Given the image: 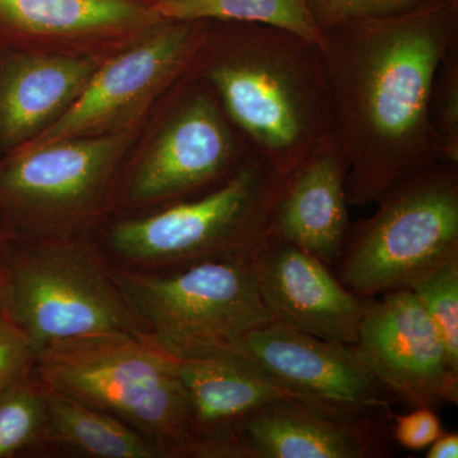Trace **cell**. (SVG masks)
<instances>
[{
  "instance_id": "cell-24",
  "label": "cell",
  "mask_w": 458,
  "mask_h": 458,
  "mask_svg": "<svg viewBox=\"0 0 458 458\" xmlns=\"http://www.w3.org/2000/svg\"><path fill=\"white\" fill-rule=\"evenodd\" d=\"M313 18L319 26L337 25L363 18L397 16L418 7L427 0H306Z\"/></svg>"
},
{
  "instance_id": "cell-20",
  "label": "cell",
  "mask_w": 458,
  "mask_h": 458,
  "mask_svg": "<svg viewBox=\"0 0 458 458\" xmlns=\"http://www.w3.org/2000/svg\"><path fill=\"white\" fill-rule=\"evenodd\" d=\"M153 11L162 20L228 21L260 23L285 30L321 44V29L306 0H157Z\"/></svg>"
},
{
  "instance_id": "cell-15",
  "label": "cell",
  "mask_w": 458,
  "mask_h": 458,
  "mask_svg": "<svg viewBox=\"0 0 458 458\" xmlns=\"http://www.w3.org/2000/svg\"><path fill=\"white\" fill-rule=\"evenodd\" d=\"M172 355L188 401L198 458H231L238 428L265 406L282 400L318 403L225 352Z\"/></svg>"
},
{
  "instance_id": "cell-16",
  "label": "cell",
  "mask_w": 458,
  "mask_h": 458,
  "mask_svg": "<svg viewBox=\"0 0 458 458\" xmlns=\"http://www.w3.org/2000/svg\"><path fill=\"white\" fill-rule=\"evenodd\" d=\"M346 172L335 135H331L283 180L270 236L335 267L351 228Z\"/></svg>"
},
{
  "instance_id": "cell-3",
  "label": "cell",
  "mask_w": 458,
  "mask_h": 458,
  "mask_svg": "<svg viewBox=\"0 0 458 458\" xmlns=\"http://www.w3.org/2000/svg\"><path fill=\"white\" fill-rule=\"evenodd\" d=\"M42 384L131 427L165 458L195 457L197 441L174 355L148 336L51 344L38 352Z\"/></svg>"
},
{
  "instance_id": "cell-11",
  "label": "cell",
  "mask_w": 458,
  "mask_h": 458,
  "mask_svg": "<svg viewBox=\"0 0 458 458\" xmlns=\"http://www.w3.org/2000/svg\"><path fill=\"white\" fill-rule=\"evenodd\" d=\"M352 346L397 403L432 409L458 403V366L410 289L370 298Z\"/></svg>"
},
{
  "instance_id": "cell-29",
  "label": "cell",
  "mask_w": 458,
  "mask_h": 458,
  "mask_svg": "<svg viewBox=\"0 0 458 458\" xmlns=\"http://www.w3.org/2000/svg\"><path fill=\"white\" fill-rule=\"evenodd\" d=\"M5 262H7V252L3 251L0 247V278L5 276Z\"/></svg>"
},
{
  "instance_id": "cell-7",
  "label": "cell",
  "mask_w": 458,
  "mask_h": 458,
  "mask_svg": "<svg viewBox=\"0 0 458 458\" xmlns=\"http://www.w3.org/2000/svg\"><path fill=\"white\" fill-rule=\"evenodd\" d=\"M8 315L36 352L51 344L107 335L147 336L111 267L95 250L49 237L7 252Z\"/></svg>"
},
{
  "instance_id": "cell-6",
  "label": "cell",
  "mask_w": 458,
  "mask_h": 458,
  "mask_svg": "<svg viewBox=\"0 0 458 458\" xmlns=\"http://www.w3.org/2000/svg\"><path fill=\"white\" fill-rule=\"evenodd\" d=\"M256 254V252H255ZM255 254L213 259L165 273L111 267L147 336L176 355L221 351L274 316L259 289Z\"/></svg>"
},
{
  "instance_id": "cell-26",
  "label": "cell",
  "mask_w": 458,
  "mask_h": 458,
  "mask_svg": "<svg viewBox=\"0 0 458 458\" xmlns=\"http://www.w3.org/2000/svg\"><path fill=\"white\" fill-rule=\"evenodd\" d=\"M391 428L394 442L409 451L427 450L445 433L438 415L428 406H419L405 415L393 412Z\"/></svg>"
},
{
  "instance_id": "cell-2",
  "label": "cell",
  "mask_w": 458,
  "mask_h": 458,
  "mask_svg": "<svg viewBox=\"0 0 458 458\" xmlns=\"http://www.w3.org/2000/svg\"><path fill=\"white\" fill-rule=\"evenodd\" d=\"M190 73L212 89L252 152L283 177L334 135L321 49L294 33L208 21Z\"/></svg>"
},
{
  "instance_id": "cell-30",
  "label": "cell",
  "mask_w": 458,
  "mask_h": 458,
  "mask_svg": "<svg viewBox=\"0 0 458 458\" xmlns=\"http://www.w3.org/2000/svg\"><path fill=\"white\" fill-rule=\"evenodd\" d=\"M146 2L153 3V2H157V0H146Z\"/></svg>"
},
{
  "instance_id": "cell-19",
  "label": "cell",
  "mask_w": 458,
  "mask_h": 458,
  "mask_svg": "<svg viewBox=\"0 0 458 458\" xmlns=\"http://www.w3.org/2000/svg\"><path fill=\"white\" fill-rule=\"evenodd\" d=\"M45 443L63 450L95 458H165L157 445L119 419L49 387Z\"/></svg>"
},
{
  "instance_id": "cell-12",
  "label": "cell",
  "mask_w": 458,
  "mask_h": 458,
  "mask_svg": "<svg viewBox=\"0 0 458 458\" xmlns=\"http://www.w3.org/2000/svg\"><path fill=\"white\" fill-rule=\"evenodd\" d=\"M216 352L251 364L318 403L385 414L397 403L370 375L354 346L318 339L279 319L241 334Z\"/></svg>"
},
{
  "instance_id": "cell-5",
  "label": "cell",
  "mask_w": 458,
  "mask_h": 458,
  "mask_svg": "<svg viewBox=\"0 0 458 458\" xmlns=\"http://www.w3.org/2000/svg\"><path fill=\"white\" fill-rule=\"evenodd\" d=\"M351 225L335 267L344 286L376 298L408 289L418 276L458 256V165L438 162L403 180Z\"/></svg>"
},
{
  "instance_id": "cell-23",
  "label": "cell",
  "mask_w": 458,
  "mask_h": 458,
  "mask_svg": "<svg viewBox=\"0 0 458 458\" xmlns=\"http://www.w3.org/2000/svg\"><path fill=\"white\" fill-rule=\"evenodd\" d=\"M429 114L442 161L458 165V44L437 69Z\"/></svg>"
},
{
  "instance_id": "cell-27",
  "label": "cell",
  "mask_w": 458,
  "mask_h": 458,
  "mask_svg": "<svg viewBox=\"0 0 458 458\" xmlns=\"http://www.w3.org/2000/svg\"><path fill=\"white\" fill-rule=\"evenodd\" d=\"M427 458H457L458 434L443 433L427 448Z\"/></svg>"
},
{
  "instance_id": "cell-18",
  "label": "cell",
  "mask_w": 458,
  "mask_h": 458,
  "mask_svg": "<svg viewBox=\"0 0 458 458\" xmlns=\"http://www.w3.org/2000/svg\"><path fill=\"white\" fill-rule=\"evenodd\" d=\"M161 20L146 0H0V33L21 40L131 38Z\"/></svg>"
},
{
  "instance_id": "cell-17",
  "label": "cell",
  "mask_w": 458,
  "mask_h": 458,
  "mask_svg": "<svg viewBox=\"0 0 458 458\" xmlns=\"http://www.w3.org/2000/svg\"><path fill=\"white\" fill-rule=\"evenodd\" d=\"M98 56L18 53L0 65V146L13 150L54 125L82 95Z\"/></svg>"
},
{
  "instance_id": "cell-8",
  "label": "cell",
  "mask_w": 458,
  "mask_h": 458,
  "mask_svg": "<svg viewBox=\"0 0 458 458\" xmlns=\"http://www.w3.org/2000/svg\"><path fill=\"white\" fill-rule=\"evenodd\" d=\"M131 129L26 144L0 165V208L33 233L69 237L106 195Z\"/></svg>"
},
{
  "instance_id": "cell-14",
  "label": "cell",
  "mask_w": 458,
  "mask_h": 458,
  "mask_svg": "<svg viewBox=\"0 0 458 458\" xmlns=\"http://www.w3.org/2000/svg\"><path fill=\"white\" fill-rule=\"evenodd\" d=\"M255 262L261 298L274 318L327 342L357 343L370 298L349 291L316 256L270 234Z\"/></svg>"
},
{
  "instance_id": "cell-21",
  "label": "cell",
  "mask_w": 458,
  "mask_h": 458,
  "mask_svg": "<svg viewBox=\"0 0 458 458\" xmlns=\"http://www.w3.org/2000/svg\"><path fill=\"white\" fill-rule=\"evenodd\" d=\"M47 387L31 373L0 396V458L45 442Z\"/></svg>"
},
{
  "instance_id": "cell-1",
  "label": "cell",
  "mask_w": 458,
  "mask_h": 458,
  "mask_svg": "<svg viewBox=\"0 0 458 458\" xmlns=\"http://www.w3.org/2000/svg\"><path fill=\"white\" fill-rule=\"evenodd\" d=\"M334 135L349 207L375 204L442 161L430 123L437 69L458 44V0H427L397 16L321 29Z\"/></svg>"
},
{
  "instance_id": "cell-10",
  "label": "cell",
  "mask_w": 458,
  "mask_h": 458,
  "mask_svg": "<svg viewBox=\"0 0 458 458\" xmlns=\"http://www.w3.org/2000/svg\"><path fill=\"white\" fill-rule=\"evenodd\" d=\"M208 21L161 20L101 62L68 113L29 144L122 131L185 77Z\"/></svg>"
},
{
  "instance_id": "cell-13",
  "label": "cell",
  "mask_w": 458,
  "mask_h": 458,
  "mask_svg": "<svg viewBox=\"0 0 458 458\" xmlns=\"http://www.w3.org/2000/svg\"><path fill=\"white\" fill-rule=\"evenodd\" d=\"M391 414L282 400L247 419L231 458H384L393 456Z\"/></svg>"
},
{
  "instance_id": "cell-28",
  "label": "cell",
  "mask_w": 458,
  "mask_h": 458,
  "mask_svg": "<svg viewBox=\"0 0 458 458\" xmlns=\"http://www.w3.org/2000/svg\"><path fill=\"white\" fill-rule=\"evenodd\" d=\"M8 315L7 297H5V276L0 278V318Z\"/></svg>"
},
{
  "instance_id": "cell-22",
  "label": "cell",
  "mask_w": 458,
  "mask_h": 458,
  "mask_svg": "<svg viewBox=\"0 0 458 458\" xmlns=\"http://www.w3.org/2000/svg\"><path fill=\"white\" fill-rule=\"evenodd\" d=\"M408 289L438 328L452 361L458 366V256L418 276Z\"/></svg>"
},
{
  "instance_id": "cell-25",
  "label": "cell",
  "mask_w": 458,
  "mask_h": 458,
  "mask_svg": "<svg viewBox=\"0 0 458 458\" xmlns=\"http://www.w3.org/2000/svg\"><path fill=\"white\" fill-rule=\"evenodd\" d=\"M35 346L11 316L0 318V396L35 369Z\"/></svg>"
},
{
  "instance_id": "cell-4",
  "label": "cell",
  "mask_w": 458,
  "mask_h": 458,
  "mask_svg": "<svg viewBox=\"0 0 458 458\" xmlns=\"http://www.w3.org/2000/svg\"><path fill=\"white\" fill-rule=\"evenodd\" d=\"M284 177L252 155L221 185L111 228L108 245L131 267L174 269L213 259L247 258L269 236Z\"/></svg>"
},
{
  "instance_id": "cell-9",
  "label": "cell",
  "mask_w": 458,
  "mask_h": 458,
  "mask_svg": "<svg viewBox=\"0 0 458 458\" xmlns=\"http://www.w3.org/2000/svg\"><path fill=\"white\" fill-rule=\"evenodd\" d=\"M183 84L132 170V204L167 205L198 197L221 185L254 155L212 89L190 71Z\"/></svg>"
}]
</instances>
